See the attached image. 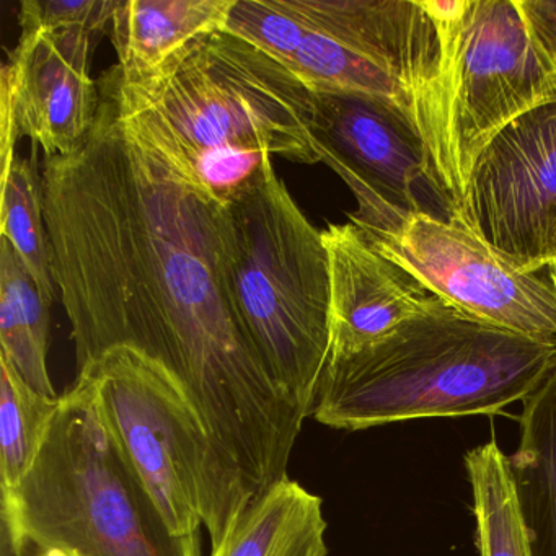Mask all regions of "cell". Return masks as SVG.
Here are the masks:
<instances>
[{"instance_id": "1", "label": "cell", "mask_w": 556, "mask_h": 556, "mask_svg": "<svg viewBox=\"0 0 556 556\" xmlns=\"http://www.w3.org/2000/svg\"><path fill=\"white\" fill-rule=\"evenodd\" d=\"M73 154L45 159L51 269L77 372L113 348L164 364L255 496L288 477L305 415L243 333L224 278L229 216L118 64Z\"/></svg>"}, {"instance_id": "2", "label": "cell", "mask_w": 556, "mask_h": 556, "mask_svg": "<svg viewBox=\"0 0 556 556\" xmlns=\"http://www.w3.org/2000/svg\"><path fill=\"white\" fill-rule=\"evenodd\" d=\"M556 363V341L484 324L442 301L386 340L328 361L311 418L341 431L522 403Z\"/></svg>"}, {"instance_id": "3", "label": "cell", "mask_w": 556, "mask_h": 556, "mask_svg": "<svg viewBox=\"0 0 556 556\" xmlns=\"http://www.w3.org/2000/svg\"><path fill=\"white\" fill-rule=\"evenodd\" d=\"M129 86L223 203L273 167V157L320 162L315 93L285 64L236 35L214 34L167 76Z\"/></svg>"}, {"instance_id": "4", "label": "cell", "mask_w": 556, "mask_h": 556, "mask_svg": "<svg viewBox=\"0 0 556 556\" xmlns=\"http://www.w3.org/2000/svg\"><path fill=\"white\" fill-rule=\"evenodd\" d=\"M2 519L15 556H201L168 532L80 377L34 467L2 490Z\"/></svg>"}, {"instance_id": "5", "label": "cell", "mask_w": 556, "mask_h": 556, "mask_svg": "<svg viewBox=\"0 0 556 556\" xmlns=\"http://www.w3.org/2000/svg\"><path fill=\"white\" fill-rule=\"evenodd\" d=\"M226 206L230 307L276 386L311 418L330 353V268L321 230L273 167Z\"/></svg>"}, {"instance_id": "6", "label": "cell", "mask_w": 556, "mask_h": 556, "mask_svg": "<svg viewBox=\"0 0 556 556\" xmlns=\"http://www.w3.org/2000/svg\"><path fill=\"white\" fill-rule=\"evenodd\" d=\"M87 380L118 442L174 539L211 553L229 539L255 493L239 462L207 429L190 393L164 364L132 348H113L87 364Z\"/></svg>"}, {"instance_id": "7", "label": "cell", "mask_w": 556, "mask_h": 556, "mask_svg": "<svg viewBox=\"0 0 556 556\" xmlns=\"http://www.w3.org/2000/svg\"><path fill=\"white\" fill-rule=\"evenodd\" d=\"M441 37L448 141L462 201L481 152L556 93V70L530 37L516 0H422Z\"/></svg>"}, {"instance_id": "8", "label": "cell", "mask_w": 556, "mask_h": 556, "mask_svg": "<svg viewBox=\"0 0 556 556\" xmlns=\"http://www.w3.org/2000/svg\"><path fill=\"white\" fill-rule=\"evenodd\" d=\"M376 249L432 294L484 324L556 341V288L526 273L460 220L387 204L350 214Z\"/></svg>"}, {"instance_id": "9", "label": "cell", "mask_w": 556, "mask_h": 556, "mask_svg": "<svg viewBox=\"0 0 556 556\" xmlns=\"http://www.w3.org/2000/svg\"><path fill=\"white\" fill-rule=\"evenodd\" d=\"M464 224L522 271L556 265V93L481 152L468 178Z\"/></svg>"}, {"instance_id": "10", "label": "cell", "mask_w": 556, "mask_h": 556, "mask_svg": "<svg viewBox=\"0 0 556 556\" xmlns=\"http://www.w3.org/2000/svg\"><path fill=\"white\" fill-rule=\"evenodd\" d=\"M314 138L320 162L343 178L357 206L389 204L419 213L426 211L419 191L426 190L444 207L421 136L393 106L366 97L315 93Z\"/></svg>"}, {"instance_id": "11", "label": "cell", "mask_w": 556, "mask_h": 556, "mask_svg": "<svg viewBox=\"0 0 556 556\" xmlns=\"http://www.w3.org/2000/svg\"><path fill=\"white\" fill-rule=\"evenodd\" d=\"M96 37L83 31L22 34L2 70L21 136L45 159L73 154L89 138L100 110V87L90 76Z\"/></svg>"}, {"instance_id": "12", "label": "cell", "mask_w": 556, "mask_h": 556, "mask_svg": "<svg viewBox=\"0 0 556 556\" xmlns=\"http://www.w3.org/2000/svg\"><path fill=\"white\" fill-rule=\"evenodd\" d=\"M321 237L330 268L328 361L354 356L441 304L353 223L331 224Z\"/></svg>"}, {"instance_id": "13", "label": "cell", "mask_w": 556, "mask_h": 556, "mask_svg": "<svg viewBox=\"0 0 556 556\" xmlns=\"http://www.w3.org/2000/svg\"><path fill=\"white\" fill-rule=\"evenodd\" d=\"M236 0H125L112 22V38L125 83L167 76L188 53L226 30Z\"/></svg>"}, {"instance_id": "14", "label": "cell", "mask_w": 556, "mask_h": 556, "mask_svg": "<svg viewBox=\"0 0 556 556\" xmlns=\"http://www.w3.org/2000/svg\"><path fill=\"white\" fill-rule=\"evenodd\" d=\"M510 470L535 556H556V363L522 402Z\"/></svg>"}, {"instance_id": "15", "label": "cell", "mask_w": 556, "mask_h": 556, "mask_svg": "<svg viewBox=\"0 0 556 556\" xmlns=\"http://www.w3.org/2000/svg\"><path fill=\"white\" fill-rule=\"evenodd\" d=\"M325 533L321 497L286 477L253 497L211 556H327Z\"/></svg>"}, {"instance_id": "16", "label": "cell", "mask_w": 556, "mask_h": 556, "mask_svg": "<svg viewBox=\"0 0 556 556\" xmlns=\"http://www.w3.org/2000/svg\"><path fill=\"white\" fill-rule=\"evenodd\" d=\"M50 307L8 240L0 242V356L28 386L58 399L48 372Z\"/></svg>"}, {"instance_id": "17", "label": "cell", "mask_w": 556, "mask_h": 556, "mask_svg": "<svg viewBox=\"0 0 556 556\" xmlns=\"http://www.w3.org/2000/svg\"><path fill=\"white\" fill-rule=\"evenodd\" d=\"M464 464L473 497L478 556H535L509 455L490 439L468 451Z\"/></svg>"}, {"instance_id": "18", "label": "cell", "mask_w": 556, "mask_h": 556, "mask_svg": "<svg viewBox=\"0 0 556 556\" xmlns=\"http://www.w3.org/2000/svg\"><path fill=\"white\" fill-rule=\"evenodd\" d=\"M2 239L11 243L48 307L56 301L50 237L45 217L43 184L34 161L15 155L2 165Z\"/></svg>"}, {"instance_id": "19", "label": "cell", "mask_w": 556, "mask_h": 556, "mask_svg": "<svg viewBox=\"0 0 556 556\" xmlns=\"http://www.w3.org/2000/svg\"><path fill=\"white\" fill-rule=\"evenodd\" d=\"M0 370V490H11L34 467L61 396L37 392L4 356Z\"/></svg>"}, {"instance_id": "20", "label": "cell", "mask_w": 556, "mask_h": 556, "mask_svg": "<svg viewBox=\"0 0 556 556\" xmlns=\"http://www.w3.org/2000/svg\"><path fill=\"white\" fill-rule=\"evenodd\" d=\"M119 0H24L18 12L22 34L83 31L97 35L112 24Z\"/></svg>"}, {"instance_id": "21", "label": "cell", "mask_w": 556, "mask_h": 556, "mask_svg": "<svg viewBox=\"0 0 556 556\" xmlns=\"http://www.w3.org/2000/svg\"><path fill=\"white\" fill-rule=\"evenodd\" d=\"M530 37L556 70V0H516Z\"/></svg>"}, {"instance_id": "22", "label": "cell", "mask_w": 556, "mask_h": 556, "mask_svg": "<svg viewBox=\"0 0 556 556\" xmlns=\"http://www.w3.org/2000/svg\"><path fill=\"white\" fill-rule=\"evenodd\" d=\"M548 276H549V279H552V282H553V285H555V288H556V265L549 266Z\"/></svg>"}]
</instances>
